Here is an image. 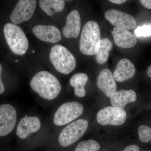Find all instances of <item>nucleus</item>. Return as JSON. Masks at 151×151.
<instances>
[{
  "mask_svg": "<svg viewBox=\"0 0 151 151\" xmlns=\"http://www.w3.org/2000/svg\"><path fill=\"white\" fill-rule=\"evenodd\" d=\"M30 86L34 92L45 100H54L59 95L61 87L55 76L47 71H41L31 79Z\"/></svg>",
  "mask_w": 151,
  "mask_h": 151,
  "instance_id": "f257e3e1",
  "label": "nucleus"
},
{
  "mask_svg": "<svg viewBox=\"0 0 151 151\" xmlns=\"http://www.w3.org/2000/svg\"><path fill=\"white\" fill-rule=\"evenodd\" d=\"M100 28L96 22H87L82 28L79 41V50L82 54L93 55L97 54L101 43Z\"/></svg>",
  "mask_w": 151,
  "mask_h": 151,
  "instance_id": "f03ea898",
  "label": "nucleus"
},
{
  "mask_svg": "<svg viewBox=\"0 0 151 151\" xmlns=\"http://www.w3.org/2000/svg\"><path fill=\"white\" fill-rule=\"evenodd\" d=\"M49 57L55 68L63 74L67 75L76 67V60L74 56L63 45H56L52 47Z\"/></svg>",
  "mask_w": 151,
  "mask_h": 151,
  "instance_id": "7ed1b4c3",
  "label": "nucleus"
},
{
  "mask_svg": "<svg viewBox=\"0 0 151 151\" xmlns=\"http://www.w3.org/2000/svg\"><path fill=\"white\" fill-rule=\"evenodd\" d=\"M4 32L6 41L13 53L21 55L27 52L29 42L21 28L13 23H8L4 27Z\"/></svg>",
  "mask_w": 151,
  "mask_h": 151,
  "instance_id": "20e7f679",
  "label": "nucleus"
},
{
  "mask_svg": "<svg viewBox=\"0 0 151 151\" xmlns=\"http://www.w3.org/2000/svg\"><path fill=\"white\" fill-rule=\"evenodd\" d=\"M88 126V122L84 119H79L68 125L60 134V145L66 147L76 142L85 134Z\"/></svg>",
  "mask_w": 151,
  "mask_h": 151,
  "instance_id": "39448f33",
  "label": "nucleus"
},
{
  "mask_svg": "<svg viewBox=\"0 0 151 151\" xmlns=\"http://www.w3.org/2000/svg\"><path fill=\"white\" fill-rule=\"evenodd\" d=\"M83 111L84 107L78 102L64 103L55 113L53 122L57 126H64L81 116Z\"/></svg>",
  "mask_w": 151,
  "mask_h": 151,
  "instance_id": "423d86ee",
  "label": "nucleus"
},
{
  "mask_svg": "<svg viewBox=\"0 0 151 151\" xmlns=\"http://www.w3.org/2000/svg\"><path fill=\"white\" fill-rule=\"evenodd\" d=\"M127 114L123 108L109 106L99 111L97 122L103 126H120L126 122Z\"/></svg>",
  "mask_w": 151,
  "mask_h": 151,
  "instance_id": "0eeeda50",
  "label": "nucleus"
},
{
  "mask_svg": "<svg viewBox=\"0 0 151 151\" xmlns=\"http://www.w3.org/2000/svg\"><path fill=\"white\" fill-rule=\"evenodd\" d=\"M36 4L35 0L19 1L11 14V21L17 25L29 20L33 15Z\"/></svg>",
  "mask_w": 151,
  "mask_h": 151,
  "instance_id": "6e6552de",
  "label": "nucleus"
},
{
  "mask_svg": "<svg viewBox=\"0 0 151 151\" xmlns=\"http://www.w3.org/2000/svg\"><path fill=\"white\" fill-rule=\"evenodd\" d=\"M17 113L12 105H0V136L4 137L14 129L17 123Z\"/></svg>",
  "mask_w": 151,
  "mask_h": 151,
  "instance_id": "1a4fd4ad",
  "label": "nucleus"
},
{
  "mask_svg": "<svg viewBox=\"0 0 151 151\" xmlns=\"http://www.w3.org/2000/svg\"><path fill=\"white\" fill-rule=\"evenodd\" d=\"M105 17L115 27L122 29H132L137 24L134 17L116 9L108 10L105 13Z\"/></svg>",
  "mask_w": 151,
  "mask_h": 151,
  "instance_id": "9d476101",
  "label": "nucleus"
},
{
  "mask_svg": "<svg viewBox=\"0 0 151 151\" xmlns=\"http://www.w3.org/2000/svg\"><path fill=\"white\" fill-rule=\"evenodd\" d=\"M32 32L38 39L50 43H56L62 38L60 31L54 26L37 25L33 28Z\"/></svg>",
  "mask_w": 151,
  "mask_h": 151,
  "instance_id": "9b49d317",
  "label": "nucleus"
},
{
  "mask_svg": "<svg viewBox=\"0 0 151 151\" xmlns=\"http://www.w3.org/2000/svg\"><path fill=\"white\" fill-rule=\"evenodd\" d=\"M40 127V121L37 117L26 116L19 122L17 127V135L20 139H26L31 134L37 132Z\"/></svg>",
  "mask_w": 151,
  "mask_h": 151,
  "instance_id": "f8f14e48",
  "label": "nucleus"
},
{
  "mask_svg": "<svg viewBox=\"0 0 151 151\" xmlns=\"http://www.w3.org/2000/svg\"><path fill=\"white\" fill-rule=\"evenodd\" d=\"M81 19L79 12L73 10L68 15L65 25L63 29V35L67 38H77L81 30Z\"/></svg>",
  "mask_w": 151,
  "mask_h": 151,
  "instance_id": "ddd939ff",
  "label": "nucleus"
},
{
  "mask_svg": "<svg viewBox=\"0 0 151 151\" xmlns=\"http://www.w3.org/2000/svg\"><path fill=\"white\" fill-rule=\"evenodd\" d=\"M97 86L107 97L116 92L117 84L111 70L107 68L103 69L97 78Z\"/></svg>",
  "mask_w": 151,
  "mask_h": 151,
  "instance_id": "4468645a",
  "label": "nucleus"
},
{
  "mask_svg": "<svg viewBox=\"0 0 151 151\" xmlns=\"http://www.w3.org/2000/svg\"><path fill=\"white\" fill-rule=\"evenodd\" d=\"M135 73L136 69L133 63L127 58H123L118 62L113 76L116 81L121 82L133 78Z\"/></svg>",
  "mask_w": 151,
  "mask_h": 151,
  "instance_id": "2eb2a0df",
  "label": "nucleus"
},
{
  "mask_svg": "<svg viewBox=\"0 0 151 151\" xmlns=\"http://www.w3.org/2000/svg\"><path fill=\"white\" fill-rule=\"evenodd\" d=\"M111 33L116 45L121 48H132L137 42L136 37L128 30L114 27Z\"/></svg>",
  "mask_w": 151,
  "mask_h": 151,
  "instance_id": "dca6fc26",
  "label": "nucleus"
},
{
  "mask_svg": "<svg viewBox=\"0 0 151 151\" xmlns=\"http://www.w3.org/2000/svg\"><path fill=\"white\" fill-rule=\"evenodd\" d=\"M137 100L136 92L132 90H122L113 93L111 102L113 107L124 108L127 104L134 103Z\"/></svg>",
  "mask_w": 151,
  "mask_h": 151,
  "instance_id": "f3484780",
  "label": "nucleus"
},
{
  "mask_svg": "<svg viewBox=\"0 0 151 151\" xmlns=\"http://www.w3.org/2000/svg\"><path fill=\"white\" fill-rule=\"evenodd\" d=\"M88 80V76L84 73H75L70 78L69 84L74 87V93L76 97L81 98L85 96V86Z\"/></svg>",
  "mask_w": 151,
  "mask_h": 151,
  "instance_id": "a211bd4d",
  "label": "nucleus"
},
{
  "mask_svg": "<svg viewBox=\"0 0 151 151\" xmlns=\"http://www.w3.org/2000/svg\"><path fill=\"white\" fill-rule=\"evenodd\" d=\"M40 6L49 16L60 12L65 8V1L62 0H40Z\"/></svg>",
  "mask_w": 151,
  "mask_h": 151,
  "instance_id": "6ab92c4d",
  "label": "nucleus"
},
{
  "mask_svg": "<svg viewBox=\"0 0 151 151\" xmlns=\"http://www.w3.org/2000/svg\"><path fill=\"white\" fill-rule=\"evenodd\" d=\"M113 43L109 39L104 38L101 40L100 48L97 54L95 55L97 63L103 64L107 62L110 52L113 48Z\"/></svg>",
  "mask_w": 151,
  "mask_h": 151,
  "instance_id": "aec40b11",
  "label": "nucleus"
},
{
  "mask_svg": "<svg viewBox=\"0 0 151 151\" xmlns=\"http://www.w3.org/2000/svg\"><path fill=\"white\" fill-rule=\"evenodd\" d=\"M100 147V144L97 141L89 139L79 143L74 151H97Z\"/></svg>",
  "mask_w": 151,
  "mask_h": 151,
  "instance_id": "412c9836",
  "label": "nucleus"
},
{
  "mask_svg": "<svg viewBox=\"0 0 151 151\" xmlns=\"http://www.w3.org/2000/svg\"><path fill=\"white\" fill-rule=\"evenodd\" d=\"M138 135L141 142H147L151 140V128L142 125L138 128Z\"/></svg>",
  "mask_w": 151,
  "mask_h": 151,
  "instance_id": "4be33fe9",
  "label": "nucleus"
},
{
  "mask_svg": "<svg viewBox=\"0 0 151 151\" xmlns=\"http://www.w3.org/2000/svg\"><path fill=\"white\" fill-rule=\"evenodd\" d=\"M135 34L137 36L147 37L151 36V24L144 25L139 26L135 30Z\"/></svg>",
  "mask_w": 151,
  "mask_h": 151,
  "instance_id": "5701e85b",
  "label": "nucleus"
},
{
  "mask_svg": "<svg viewBox=\"0 0 151 151\" xmlns=\"http://www.w3.org/2000/svg\"><path fill=\"white\" fill-rule=\"evenodd\" d=\"M2 68L1 65L0 64V94H3L5 91V87L3 84L2 80L1 78V73Z\"/></svg>",
  "mask_w": 151,
  "mask_h": 151,
  "instance_id": "b1692460",
  "label": "nucleus"
},
{
  "mask_svg": "<svg viewBox=\"0 0 151 151\" xmlns=\"http://www.w3.org/2000/svg\"><path fill=\"white\" fill-rule=\"evenodd\" d=\"M139 1L145 8L151 9V0H140Z\"/></svg>",
  "mask_w": 151,
  "mask_h": 151,
  "instance_id": "393cba45",
  "label": "nucleus"
},
{
  "mask_svg": "<svg viewBox=\"0 0 151 151\" xmlns=\"http://www.w3.org/2000/svg\"><path fill=\"white\" fill-rule=\"evenodd\" d=\"M139 148L138 146L136 145H131L127 146L123 151H139Z\"/></svg>",
  "mask_w": 151,
  "mask_h": 151,
  "instance_id": "a878e982",
  "label": "nucleus"
},
{
  "mask_svg": "<svg viewBox=\"0 0 151 151\" xmlns=\"http://www.w3.org/2000/svg\"><path fill=\"white\" fill-rule=\"evenodd\" d=\"M109 1L113 3V4H122L126 2L127 1L126 0H110Z\"/></svg>",
  "mask_w": 151,
  "mask_h": 151,
  "instance_id": "bb28decb",
  "label": "nucleus"
},
{
  "mask_svg": "<svg viewBox=\"0 0 151 151\" xmlns=\"http://www.w3.org/2000/svg\"><path fill=\"white\" fill-rule=\"evenodd\" d=\"M147 74L151 78V65L149 66L147 70Z\"/></svg>",
  "mask_w": 151,
  "mask_h": 151,
  "instance_id": "cd10ccee",
  "label": "nucleus"
}]
</instances>
